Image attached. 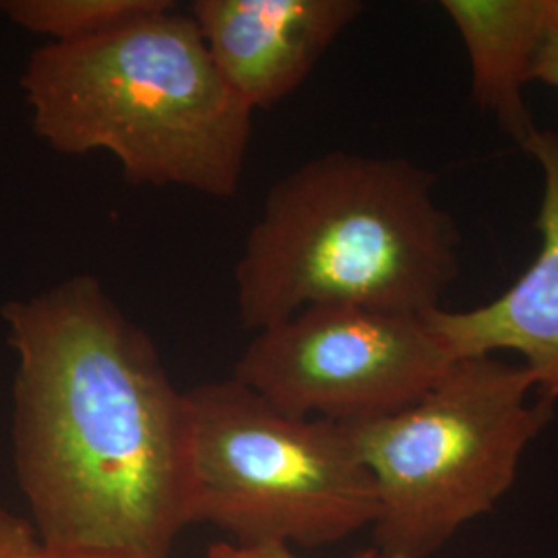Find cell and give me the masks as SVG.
Wrapping results in <instances>:
<instances>
[{
    "label": "cell",
    "mask_w": 558,
    "mask_h": 558,
    "mask_svg": "<svg viewBox=\"0 0 558 558\" xmlns=\"http://www.w3.org/2000/svg\"><path fill=\"white\" fill-rule=\"evenodd\" d=\"M0 315L17 354L15 468L41 548L168 558L186 527L189 412L151 338L92 274Z\"/></svg>",
    "instance_id": "obj_1"
},
{
    "label": "cell",
    "mask_w": 558,
    "mask_h": 558,
    "mask_svg": "<svg viewBox=\"0 0 558 558\" xmlns=\"http://www.w3.org/2000/svg\"><path fill=\"white\" fill-rule=\"evenodd\" d=\"M435 172L405 158L329 151L267 193L234 281L240 325L345 304L426 315L459 276V230Z\"/></svg>",
    "instance_id": "obj_2"
},
{
    "label": "cell",
    "mask_w": 558,
    "mask_h": 558,
    "mask_svg": "<svg viewBox=\"0 0 558 558\" xmlns=\"http://www.w3.org/2000/svg\"><path fill=\"white\" fill-rule=\"evenodd\" d=\"M21 89L36 135L59 154L108 151L135 184L239 191L253 110L177 4L94 40L41 44Z\"/></svg>",
    "instance_id": "obj_3"
},
{
    "label": "cell",
    "mask_w": 558,
    "mask_h": 558,
    "mask_svg": "<svg viewBox=\"0 0 558 558\" xmlns=\"http://www.w3.org/2000/svg\"><path fill=\"white\" fill-rule=\"evenodd\" d=\"M553 412L523 364L470 356L396 414L341 424L377 490L380 557L430 558L490 511Z\"/></svg>",
    "instance_id": "obj_4"
},
{
    "label": "cell",
    "mask_w": 558,
    "mask_h": 558,
    "mask_svg": "<svg viewBox=\"0 0 558 558\" xmlns=\"http://www.w3.org/2000/svg\"><path fill=\"white\" fill-rule=\"evenodd\" d=\"M184 399L186 525L251 548H317L375 523V484L341 424L292 416L234 377Z\"/></svg>",
    "instance_id": "obj_5"
},
{
    "label": "cell",
    "mask_w": 558,
    "mask_h": 558,
    "mask_svg": "<svg viewBox=\"0 0 558 558\" xmlns=\"http://www.w3.org/2000/svg\"><path fill=\"white\" fill-rule=\"evenodd\" d=\"M451 362L424 315L319 304L257 331L234 379L292 416L359 424L418 401Z\"/></svg>",
    "instance_id": "obj_6"
},
{
    "label": "cell",
    "mask_w": 558,
    "mask_h": 558,
    "mask_svg": "<svg viewBox=\"0 0 558 558\" xmlns=\"http://www.w3.org/2000/svg\"><path fill=\"white\" fill-rule=\"evenodd\" d=\"M362 11L359 0H195L189 15L221 77L255 112L294 94Z\"/></svg>",
    "instance_id": "obj_7"
},
{
    "label": "cell",
    "mask_w": 558,
    "mask_h": 558,
    "mask_svg": "<svg viewBox=\"0 0 558 558\" xmlns=\"http://www.w3.org/2000/svg\"><path fill=\"white\" fill-rule=\"evenodd\" d=\"M542 170L539 246L532 265L499 299L468 311L424 315L451 359L515 352L542 398L558 399V133L536 131L521 145Z\"/></svg>",
    "instance_id": "obj_8"
},
{
    "label": "cell",
    "mask_w": 558,
    "mask_h": 558,
    "mask_svg": "<svg viewBox=\"0 0 558 558\" xmlns=\"http://www.w3.org/2000/svg\"><path fill=\"white\" fill-rule=\"evenodd\" d=\"M440 7L465 46L474 104L523 145L538 131L523 87L550 36L548 0H442Z\"/></svg>",
    "instance_id": "obj_9"
},
{
    "label": "cell",
    "mask_w": 558,
    "mask_h": 558,
    "mask_svg": "<svg viewBox=\"0 0 558 558\" xmlns=\"http://www.w3.org/2000/svg\"><path fill=\"white\" fill-rule=\"evenodd\" d=\"M174 7L172 0H2L0 13L57 44L94 40Z\"/></svg>",
    "instance_id": "obj_10"
},
{
    "label": "cell",
    "mask_w": 558,
    "mask_h": 558,
    "mask_svg": "<svg viewBox=\"0 0 558 558\" xmlns=\"http://www.w3.org/2000/svg\"><path fill=\"white\" fill-rule=\"evenodd\" d=\"M41 542L34 523L0 509V558H40Z\"/></svg>",
    "instance_id": "obj_11"
},
{
    "label": "cell",
    "mask_w": 558,
    "mask_h": 558,
    "mask_svg": "<svg viewBox=\"0 0 558 558\" xmlns=\"http://www.w3.org/2000/svg\"><path fill=\"white\" fill-rule=\"evenodd\" d=\"M205 558H302L290 550V546H259V548H251V546H239L234 542H218L214 546H209ZM348 558H383L379 550L366 548L360 550L356 555Z\"/></svg>",
    "instance_id": "obj_12"
},
{
    "label": "cell",
    "mask_w": 558,
    "mask_h": 558,
    "mask_svg": "<svg viewBox=\"0 0 558 558\" xmlns=\"http://www.w3.org/2000/svg\"><path fill=\"white\" fill-rule=\"evenodd\" d=\"M532 81H539L558 92V36L550 34L539 50L532 71Z\"/></svg>",
    "instance_id": "obj_13"
},
{
    "label": "cell",
    "mask_w": 558,
    "mask_h": 558,
    "mask_svg": "<svg viewBox=\"0 0 558 558\" xmlns=\"http://www.w3.org/2000/svg\"><path fill=\"white\" fill-rule=\"evenodd\" d=\"M40 558H145L131 553L117 550H46L41 548Z\"/></svg>",
    "instance_id": "obj_14"
},
{
    "label": "cell",
    "mask_w": 558,
    "mask_h": 558,
    "mask_svg": "<svg viewBox=\"0 0 558 558\" xmlns=\"http://www.w3.org/2000/svg\"><path fill=\"white\" fill-rule=\"evenodd\" d=\"M548 20H550V34L558 36V0H548Z\"/></svg>",
    "instance_id": "obj_15"
}]
</instances>
